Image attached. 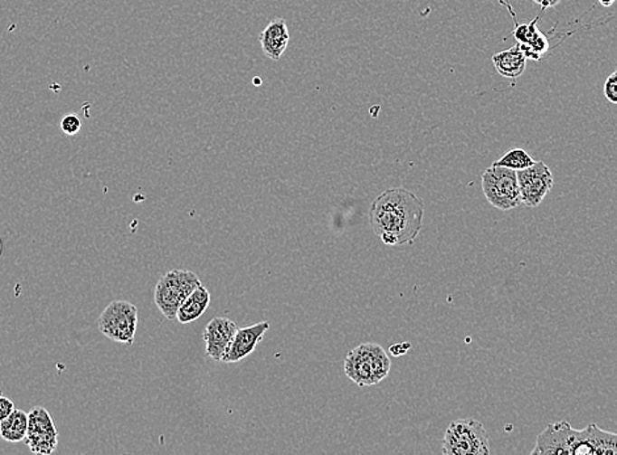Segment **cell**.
I'll list each match as a JSON object with an SVG mask.
<instances>
[{
	"mask_svg": "<svg viewBox=\"0 0 617 455\" xmlns=\"http://www.w3.org/2000/svg\"><path fill=\"white\" fill-rule=\"evenodd\" d=\"M269 322L256 323V325L238 328L237 334L230 344L228 352L223 355V363L234 364L246 358L255 351L256 346L263 340L264 335L270 329Z\"/></svg>",
	"mask_w": 617,
	"mask_h": 455,
	"instance_id": "cell-10",
	"label": "cell"
},
{
	"mask_svg": "<svg viewBox=\"0 0 617 455\" xmlns=\"http://www.w3.org/2000/svg\"><path fill=\"white\" fill-rule=\"evenodd\" d=\"M14 402L11 399L5 398V396H0V422L7 419L14 412Z\"/></svg>",
	"mask_w": 617,
	"mask_h": 455,
	"instance_id": "cell-22",
	"label": "cell"
},
{
	"mask_svg": "<svg viewBox=\"0 0 617 455\" xmlns=\"http://www.w3.org/2000/svg\"><path fill=\"white\" fill-rule=\"evenodd\" d=\"M202 285L196 273L185 270H173L161 277L154 291V302L168 320L176 319L177 310L195 289Z\"/></svg>",
	"mask_w": 617,
	"mask_h": 455,
	"instance_id": "cell-3",
	"label": "cell"
},
{
	"mask_svg": "<svg viewBox=\"0 0 617 455\" xmlns=\"http://www.w3.org/2000/svg\"><path fill=\"white\" fill-rule=\"evenodd\" d=\"M616 71H617V66H616Z\"/></svg>",
	"mask_w": 617,
	"mask_h": 455,
	"instance_id": "cell-28",
	"label": "cell"
},
{
	"mask_svg": "<svg viewBox=\"0 0 617 455\" xmlns=\"http://www.w3.org/2000/svg\"><path fill=\"white\" fill-rule=\"evenodd\" d=\"M2 252H3V242H2V238H0V256H2Z\"/></svg>",
	"mask_w": 617,
	"mask_h": 455,
	"instance_id": "cell-26",
	"label": "cell"
},
{
	"mask_svg": "<svg viewBox=\"0 0 617 455\" xmlns=\"http://www.w3.org/2000/svg\"><path fill=\"white\" fill-rule=\"evenodd\" d=\"M532 2L536 3L540 5L541 10H546V8H553L561 2V0H532Z\"/></svg>",
	"mask_w": 617,
	"mask_h": 455,
	"instance_id": "cell-24",
	"label": "cell"
},
{
	"mask_svg": "<svg viewBox=\"0 0 617 455\" xmlns=\"http://www.w3.org/2000/svg\"><path fill=\"white\" fill-rule=\"evenodd\" d=\"M532 165H535L534 157L523 148H511L500 159L494 162V166L514 169V171H522V169L531 167Z\"/></svg>",
	"mask_w": 617,
	"mask_h": 455,
	"instance_id": "cell-18",
	"label": "cell"
},
{
	"mask_svg": "<svg viewBox=\"0 0 617 455\" xmlns=\"http://www.w3.org/2000/svg\"><path fill=\"white\" fill-rule=\"evenodd\" d=\"M598 2L601 3L603 7H611L616 0H598Z\"/></svg>",
	"mask_w": 617,
	"mask_h": 455,
	"instance_id": "cell-25",
	"label": "cell"
},
{
	"mask_svg": "<svg viewBox=\"0 0 617 455\" xmlns=\"http://www.w3.org/2000/svg\"><path fill=\"white\" fill-rule=\"evenodd\" d=\"M604 96L610 103L617 104V71L612 72L605 81Z\"/></svg>",
	"mask_w": 617,
	"mask_h": 455,
	"instance_id": "cell-21",
	"label": "cell"
},
{
	"mask_svg": "<svg viewBox=\"0 0 617 455\" xmlns=\"http://www.w3.org/2000/svg\"><path fill=\"white\" fill-rule=\"evenodd\" d=\"M24 441L32 453L49 455L54 453L57 449L58 433L27 434Z\"/></svg>",
	"mask_w": 617,
	"mask_h": 455,
	"instance_id": "cell-19",
	"label": "cell"
},
{
	"mask_svg": "<svg viewBox=\"0 0 617 455\" xmlns=\"http://www.w3.org/2000/svg\"><path fill=\"white\" fill-rule=\"evenodd\" d=\"M290 29L282 17L271 20L269 25L259 34L261 51L270 60L279 61L290 43Z\"/></svg>",
	"mask_w": 617,
	"mask_h": 455,
	"instance_id": "cell-12",
	"label": "cell"
},
{
	"mask_svg": "<svg viewBox=\"0 0 617 455\" xmlns=\"http://www.w3.org/2000/svg\"><path fill=\"white\" fill-rule=\"evenodd\" d=\"M538 17L540 16H537L534 22L528 23V24L520 25L517 23V26L514 31L515 39H517L520 49L526 54L527 60L528 58L534 61L541 60L549 49L548 39L537 28Z\"/></svg>",
	"mask_w": 617,
	"mask_h": 455,
	"instance_id": "cell-13",
	"label": "cell"
},
{
	"mask_svg": "<svg viewBox=\"0 0 617 455\" xmlns=\"http://www.w3.org/2000/svg\"><path fill=\"white\" fill-rule=\"evenodd\" d=\"M410 348V344L409 343H404V344H395V346H392L389 348L390 353H392L393 355H395V357H398V355H403L404 353L407 352V349Z\"/></svg>",
	"mask_w": 617,
	"mask_h": 455,
	"instance_id": "cell-23",
	"label": "cell"
},
{
	"mask_svg": "<svg viewBox=\"0 0 617 455\" xmlns=\"http://www.w3.org/2000/svg\"><path fill=\"white\" fill-rule=\"evenodd\" d=\"M238 326L228 318H214L204 329L203 338L205 341V352L212 360L223 363V355L228 352L233 338L237 334Z\"/></svg>",
	"mask_w": 617,
	"mask_h": 455,
	"instance_id": "cell-9",
	"label": "cell"
},
{
	"mask_svg": "<svg viewBox=\"0 0 617 455\" xmlns=\"http://www.w3.org/2000/svg\"><path fill=\"white\" fill-rule=\"evenodd\" d=\"M444 455H488V433L482 422L473 419L455 420L444 434Z\"/></svg>",
	"mask_w": 617,
	"mask_h": 455,
	"instance_id": "cell-4",
	"label": "cell"
},
{
	"mask_svg": "<svg viewBox=\"0 0 617 455\" xmlns=\"http://www.w3.org/2000/svg\"><path fill=\"white\" fill-rule=\"evenodd\" d=\"M98 326L101 334L109 340L132 346L138 326V308L127 300H113L101 312Z\"/></svg>",
	"mask_w": 617,
	"mask_h": 455,
	"instance_id": "cell-6",
	"label": "cell"
},
{
	"mask_svg": "<svg viewBox=\"0 0 617 455\" xmlns=\"http://www.w3.org/2000/svg\"><path fill=\"white\" fill-rule=\"evenodd\" d=\"M423 201L404 188L383 192L369 210L372 230L386 246L414 243L423 229Z\"/></svg>",
	"mask_w": 617,
	"mask_h": 455,
	"instance_id": "cell-1",
	"label": "cell"
},
{
	"mask_svg": "<svg viewBox=\"0 0 617 455\" xmlns=\"http://www.w3.org/2000/svg\"><path fill=\"white\" fill-rule=\"evenodd\" d=\"M493 63L497 72L503 78L517 79L526 70L527 57L519 43L508 49V51L497 52L493 55Z\"/></svg>",
	"mask_w": 617,
	"mask_h": 455,
	"instance_id": "cell-14",
	"label": "cell"
},
{
	"mask_svg": "<svg viewBox=\"0 0 617 455\" xmlns=\"http://www.w3.org/2000/svg\"><path fill=\"white\" fill-rule=\"evenodd\" d=\"M520 198L527 208H536L553 188V175L544 162H535L531 167L517 171Z\"/></svg>",
	"mask_w": 617,
	"mask_h": 455,
	"instance_id": "cell-7",
	"label": "cell"
},
{
	"mask_svg": "<svg viewBox=\"0 0 617 455\" xmlns=\"http://www.w3.org/2000/svg\"><path fill=\"white\" fill-rule=\"evenodd\" d=\"M482 189L486 200L494 208L508 212L522 205L517 175L514 169L491 166L483 172Z\"/></svg>",
	"mask_w": 617,
	"mask_h": 455,
	"instance_id": "cell-5",
	"label": "cell"
},
{
	"mask_svg": "<svg viewBox=\"0 0 617 455\" xmlns=\"http://www.w3.org/2000/svg\"><path fill=\"white\" fill-rule=\"evenodd\" d=\"M209 303H211V293L202 284L199 288L195 289L194 293L182 303L179 310H177L176 319L182 325L195 322L203 317L204 312L209 308Z\"/></svg>",
	"mask_w": 617,
	"mask_h": 455,
	"instance_id": "cell-15",
	"label": "cell"
},
{
	"mask_svg": "<svg viewBox=\"0 0 617 455\" xmlns=\"http://www.w3.org/2000/svg\"><path fill=\"white\" fill-rule=\"evenodd\" d=\"M28 431V413L16 410L7 419L0 422V437L7 442L24 441Z\"/></svg>",
	"mask_w": 617,
	"mask_h": 455,
	"instance_id": "cell-16",
	"label": "cell"
},
{
	"mask_svg": "<svg viewBox=\"0 0 617 455\" xmlns=\"http://www.w3.org/2000/svg\"><path fill=\"white\" fill-rule=\"evenodd\" d=\"M0 396H3V395H2V391H0Z\"/></svg>",
	"mask_w": 617,
	"mask_h": 455,
	"instance_id": "cell-27",
	"label": "cell"
},
{
	"mask_svg": "<svg viewBox=\"0 0 617 455\" xmlns=\"http://www.w3.org/2000/svg\"><path fill=\"white\" fill-rule=\"evenodd\" d=\"M58 433L53 417L43 407H34L28 415L27 434Z\"/></svg>",
	"mask_w": 617,
	"mask_h": 455,
	"instance_id": "cell-17",
	"label": "cell"
},
{
	"mask_svg": "<svg viewBox=\"0 0 617 455\" xmlns=\"http://www.w3.org/2000/svg\"><path fill=\"white\" fill-rule=\"evenodd\" d=\"M392 367L388 353L375 343H365L348 352L346 375L360 387L375 386L388 377Z\"/></svg>",
	"mask_w": 617,
	"mask_h": 455,
	"instance_id": "cell-2",
	"label": "cell"
},
{
	"mask_svg": "<svg viewBox=\"0 0 617 455\" xmlns=\"http://www.w3.org/2000/svg\"><path fill=\"white\" fill-rule=\"evenodd\" d=\"M570 455H617V433L587 425L584 430L573 428Z\"/></svg>",
	"mask_w": 617,
	"mask_h": 455,
	"instance_id": "cell-8",
	"label": "cell"
},
{
	"mask_svg": "<svg viewBox=\"0 0 617 455\" xmlns=\"http://www.w3.org/2000/svg\"><path fill=\"white\" fill-rule=\"evenodd\" d=\"M81 128V118L77 115H68L61 119V130L68 136H75L80 133Z\"/></svg>",
	"mask_w": 617,
	"mask_h": 455,
	"instance_id": "cell-20",
	"label": "cell"
},
{
	"mask_svg": "<svg viewBox=\"0 0 617 455\" xmlns=\"http://www.w3.org/2000/svg\"><path fill=\"white\" fill-rule=\"evenodd\" d=\"M572 425L567 422L549 424L537 437L536 446L532 454L566 455L570 451Z\"/></svg>",
	"mask_w": 617,
	"mask_h": 455,
	"instance_id": "cell-11",
	"label": "cell"
}]
</instances>
